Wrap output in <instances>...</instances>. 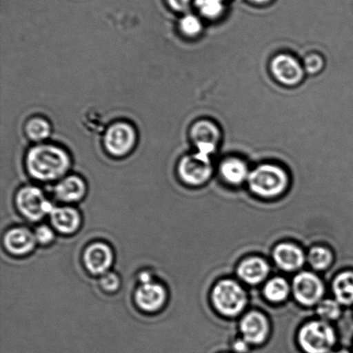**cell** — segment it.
I'll return each mask as SVG.
<instances>
[{
  "mask_svg": "<svg viewBox=\"0 0 353 353\" xmlns=\"http://www.w3.org/2000/svg\"><path fill=\"white\" fill-rule=\"evenodd\" d=\"M68 152L53 144H39L31 148L26 157V167L33 178L52 182L63 178L70 169Z\"/></svg>",
  "mask_w": 353,
  "mask_h": 353,
  "instance_id": "6da1fadb",
  "label": "cell"
},
{
  "mask_svg": "<svg viewBox=\"0 0 353 353\" xmlns=\"http://www.w3.org/2000/svg\"><path fill=\"white\" fill-rule=\"evenodd\" d=\"M252 192L264 197H273L283 192L288 185L286 172L279 166L263 164L252 171L248 176Z\"/></svg>",
  "mask_w": 353,
  "mask_h": 353,
  "instance_id": "7a4b0ae2",
  "label": "cell"
},
{
  "mask_svg": "<svg viewBox=\"0 0 353 353\" xmlns=\"http://www.w3.org/2000/svg\"><path fill=\"white\" fill-rule=\"evenodd\" d=\"M336 342L333 328L323 321L305 325L299 333V343L306 353H330Z\"/></svg>",
  "mask_w": 353,
  "mask_h": 353,
  "instance_id": "3957f363",
  "label": "cell"
},
{
  "mask_svg": "<svg viewBox=\"0 0 353 353\" xmlns=\"http://www.w3.org/2000/svg\"><path fill=\"white\" fill-rule=\"evenodd\" d=\"M212 300L220 313L226 316H235L243 310L247 304V295L237 283L224 280L214 286Z\"/></svg>",
  "mask_w": 353,
  "mask_h": 353,
  "instance_id": "277c9868",
  "label": "cell"
},
{
  "mask_svg": "<svg viewBox=\"0 0 353 353\" xmlns=\"http://www.w3.org/2000/svg\"><path fill=\"white\" fill-rule=\"evenodd\" d=\"M16 205L23 217L31 221H38L54 209L53 204L46 198L40 189L33 186L24 187L17 193Z\"/></svg>",
  "mask_w": 353,
  "mask_h": 353,
  "instance_id": "5b68a950",
  "label": "cell"
},
{
  "mask_svg": "<svg viewBox=\"0 0 353 353\" xmlns=\"http://www.w3.org/2000/svg\"><path fill=\"white\" fill-rule=\"evenodd\" d=\"M213 167L210 155L197 151L185 155L179 162V175L182 181L190 186H200L212 175Z\"/></svg>",
  "mask_w": 353,
  "mask_h": 353,
  "instance_id": "8992f818",
  "label": "cell"
},
{
  "mask_svg": "<svg viewBox=\"0 0 353 353\" xmlns=\"http://www.w3.org/2000/svg\"><path fill=\"white\" fill-rule=\"evenodd\" d=\"M137 138V131L133 126L126 122H117L106 131L103 143L110 154L114 157H123L133 150Z\"/></svg>",
  "mask_w": 353,
  "mask_h": 353,
  "instance_id": "52a82bcc",
  "label": "cell"
},
{
  "mask_svg": "<svg viewBox=\"0 0 353 353\" xmlns=\"http://www.w3.org/2000/svg\"><path fill=\"white\" fill-rule=\"evenodd\" d=\"M168 300V292L163 285L153 281L140 283L134 293V300L141 310L157 313L163 309Z\"/></svg>",
  "mask_w": 353,
  "mask_h": 353,
  "instance_id": "ba28073f",
  "label": "cell"
},
{
  "mask_svg": "<svg viewBox=\"0 0 353 353\" xmlns=\"http://www.w3.org/2000/svg\"><path fill=\"white\" fill-rule=\"evenodd\" d=\"M83 261L91 274L101 276L108 272L113 265L112 249L105 242H94L85 248Z\"/></svg>",
  "mask_w": 353,
  "mask_h": 353,
  "instance_id": "9c48e42d",
  "label": "cell"
},
{
  "mask_svg": "<svg viewBox=\"0 0 353 353\" xmlns=\"http://www.w3.org/2000/svg\"><path fill=\"white\" fill-rule=\"evenodd\" d=\"M293 293L303 305H314L323 296L324 287L319 278L310 272H302L293 280Z\"/></svg>",
  "mask_w": 353,
  "mask_h": 353,
  "instance_id": "30bf717a",
  "label": "cell"
},
{
  "mask_svg": "<svg viewBox=\"0 0 353 353\" xmlns=\"http://www.w3.org/2000/svg\"><path fill=\"white\" fill-rule=\"evenodd\" d=\"M190 137L201 153L210 155L216 151L221 140V131L216 124L209 120H201L193 124Z\"/></svg>",
  "mask_w": 353,
  "mask_h": 353,
  "instance_id": "8fae6325",
  "label": "cell"
},
{
  "mask_svg": "<svg viewBox=\"0 0 353 353\" xmlns=\"http://www.w3.org/2000/svg\"><path fill=\"white\" fill-rule=\"evenodd\" d=\"M273 75L279 82L285 85H296L303 78V68L292 55H276L271 64Z\"/></svg>",
  "mask_w": 353,
  "mask_h": 353,
  "instance_id": "7c38bea8",
  "label": "cell"
},
{
  "mask_svg": "<svg viewBox=\"0 0 353 353\" xmlns=\"http://www.w3.org/2000/svg\"><path fill=\"white\" fill-rule=\"evenodd\" d=\"M37 243L36 236L26 227H14L6 231L3 245L10 254L26 256L34 250Z\"/></svg>",
  "mask_w": 353,
  "mask_h": 353,
  "instance_id": "4fadbf2b",
  "label": "cell"
},
{
  "mask_svg": "<svg viewBox=\"0 0 353 353\" xmlns=\"http://www.w3.org/2000/svg\"><path fill=\"white\" fill-rule=\"evenodd\" d=\"M241 330L247 343L261 345L268 336V321L262 314L251 312L242 319Z\"/></svg>",
  "mask_w": 353,
  "mask_h": 353,
  "instance_id": "5bb4252c",
  "label": "cell"
},
{
  "mask_svg": "<svg viewBox=\"0 0 353 353\" xmlns=\"http://www.w3.org/2000/svg\"><path fill=\"white\" fill-rule=\"evenodd\" d=\"M50 216L52 226L62 234L74 233L81 226V213L72 207H54Z\"/></svg>",
  "mask_w": 353,
  "mask_h": 353,
  "instance_id": "9a60e30c",
  "label": "cell"
},
{
  "mask_svg": "<svg viewBox=\"0 0 353 353\" xmlns=\"http://www.w3.org/2000/svg\"><path fill=\"white\" fill-rule=\"evenodd\" d=\"M86 185L84 180L77 175L67 176L61 179L54 188V195L61 202H78L84 198Z\"/></svg>",
  "mask_w": 353,
  "mask_h": 353,
  "instance_id": "2e32d148",
  "label": "cell"
},
{
  "mask_svg": "<svg viewBox=\"0 0 353 353\" xmlns=\"http://www.w3.org/2000/svg\"><path fill=\"white\" fill-rule=\"evenodd\" d=\"M273 258L280 268L287 271H293L302 267L304 255L300 248L289 243L280 244L273 252Z\"/></svg>",
  "mask_w": 353,
  "mask_h": 353,
  "instance_id": "e0dca14e",
  "label": "cell"
},
{
  "mask_svg": "<svg viewBox=\"0 0 353 353\" xmlns=\"http://www.w3.org/2000/svg\"><path fill=\"white\" fill-rule=\"evenodd\" d=\"M268 263L259 258H250L242 262L238 268V275L249 285H257L268 276Z\"/></svg>",
  "mask_w": 353,
  "mask_h": 353,
  "instance_id": "ac0fdd59",
  "label": "cell"
},
{
  "mask_svg": "<svg viewBox=\"0 0 353 353\" xmlns=\"http://www.w3.org/2000/svg\"><path fill=\"white\" fill-rule=\"evenodd\" d=\"M221 173L223 178L231 184H241L245 179H248L247 165L241 159L228 158L221 165Z\"/></svg>",
  "mask_w": 353,
  "mask_h": 353,
  "instance_id": "d6986e66",
  "label": "cell"
},
{
  "mask_svg": "<svg viewBox=\"0 0 353 353\" xmlns=\"http://www.w3.org/2000/svg\"><path fill=\"white\" fill-rule=\"evenodd\" d=\"M333 289L338 303L344 305L353 303V271H345L334 279Z\"/></svg>",
  "mask_w": 353,
  "mask_h": 353,
  "instance_id": "ffe728a7",
  "label": "cell"
},
{
  "mask_svg": "<svg viewBox=\"0 0 353 353\" xmlns=\"http://www.w3.org/2000/svg\"><path fill=\"white\" fill-rule=\"evenodd\" d=\"M26 133L30 140L39 143V142L47 140L50 136V124L43 117H32L26 124Z\"/></svg>",
  "mask_w": 353,
  "mask_h": 353,
  "instance_id": "44dd1931",
  "label": "cell"
},
{
  "mask_svg": "<svg viewBox=\"0 0 353 353\" xmlns=\"http://www.w3.org/2000/svg\"><path fill=\"white\" fill-rule=\"evenodd\" d=\"M290 292L288 283L285 279L275 278L266 283L264 293L266 298L273 303L283 302L287 298Z\"/></svg>",
  "mask_w": 353,
  "mask_h": 353,
  "instance_id": "7402d4cb",
  "label": "cell"
},
{
  "mask_svg": "<svg viewBox=\"0 0 353 353\" xmlns=\"http://www.w3.org/2000/svg\"><path fill=\"white\" fill-rule=\"evenodd\" d=\"M332 256L331 251L327 248L314 247L311 249L309 254V262L314 269H327L331 265Z\"/></svg>",
  "mask_w": 353,
  "mask_h": 353,
  "instance_id": "603a6c76",
  "label": "cell"
},
{
  "mask_svg": "<svg viewBox=\"0 0 353 353\" xmlns=\"http://www.w3.org/2000/svg\"><path fill=\"white\" fill-rule=\"evenodd\" d=\"M317 314L325 321L336 320L341 314L340 304L333 300H325L318 306Z\"/></svg>",
  "mask_w": 353,
  "mask_h": 353,
  "instance_id": "cb8c5ba5",
  "label": "cell"
},
{
  "mask_svg": "<svg viewBox=\"0 0 353 353\" xmlns=\"http://www.w3.org/2000/svg\"><path fill=\"white\" fill-rule=\"evenodd\" d=\"M196 3L200 12L210 19L219 16L223 10L221 0H196Z\"/></svg>",
  "mask_w": 353,
  "mask_h": 353,
  "instance_id": "d4e9b609",
  "label": "cell"
},
{
  "mask_svg": "<svg viewBox=\"0 0 353 353\" xmlns=\"http://www.w3.org/2000/svg\"><path fill=\"white\" fill-rule=\"evenodd\" d=\"M179 27L182 32L188 37H195L202 30L201 21L192 14L183 17L180 21Z\"/></svg>",
  "mask_w": 353,
  "mask_h": 353,
  "instance_id": "484cf974",
  "label": "cell"
},
{
  "mask_svg": "<svg viewBox=\"0 0 353 353\" xmlns=\"http://www.w3.org/2000/svg\"><path fill=\"white\" fill-rule=\"evenodd\" d=\"M99 285L106 292L113 293L117 292L121 286V280L116 273L108 271L101 276Z\"/></svg>",
  "mask_w": 353,
  "mask_h": 353,
  "instance_id": "4316f807",
  "label": "cell"
},
{
  "mask_svg": "<svg viewBox=\"0 0 353 353\" xmlns=\"http://www.w3.org/2000/svg\"><path fill=\"white\" fill-rule=\"evenodd\" d=\"M34 236H36L37 243L43 245L51 244L55 238L54 231L45 225L37 228L34 231Z\"/></svg>",
  "mask_w": 353,
  "mask_h": 353,
  "instance_id": "83f0119b",
  "label": "cell"
},
{
  "mask_svg": "<svg viewBox=\"0 0 353 353\" xmlns=\"http://www.w3.org/2000/svg\"><path fill=\"white\" fill-rule=\"evenodd\" d=\"M323 58L316 54L307 55L305 61H304L306 71L310 73V74H316V73L319 72L323 68Z\"/></svg>",
  "mask_w": 353,
  "mask_h": 353,
  "instance_id": "f1b7e54d",
  "label": "cell"
},
{
  "mask_svg": "<svg viewBox=\"0 0 353 353\" xmlns=\"http://www.w3.org/2000/svg\"><path fill=\"white\" fill-rule=\"evenodd\" d=\"M192 0H168L169 6L178 12H185L190 8Z\"/></svg>",
  "mask_w": 353,
  "mask_h": 353,
  "instance_id": "f546056e",
  "label": "cell"
},
{
  "mask_svg": "<svg viewBox=\"0 0 353 353\" xmlns=\"http://www.w3.org/2000/svg\"><path fill=\"white\" fill-rule=\"evenodd\" d=\"M140 283H146L153 281V276L148 271L141 272L139 276Z\"/></svg>",
  "mask_w": 353,
  "mask_h": 353,
  "instance_id": "4dcf8cb0",
  "label": "cell"
},
{
  "mask_svg": "<svg viewBox=\"0 0 353 353\" xmlns=\"http://www.w3.org/2000/svg\"><path fill=\"white\" fill-rule=\"evenodd\" d=\"M252 1L258 2V3H264V2L269 1V0H252Z\"/></svg>",
  "mask_w": 353,
  "mask_h": 353,
  "instance_id": "1f68e13d",
  "label": "cell"
},
{
  "mask_svg": "<svg viewBox=\"0 0 353 353\" xmlns=\"http://www.w3.org/2000/svg\"><path fill=\"white\" fill-rule=\"evenodd\" d=\"M333 353H351V352H348L347 350H341V351L335 352H333Z\"/></svg>",
  "mask_w": 353,
  "mask_h": 353,
  "instance_id": "d6a6232c",
  "label": "cell"
}]
</instances>
